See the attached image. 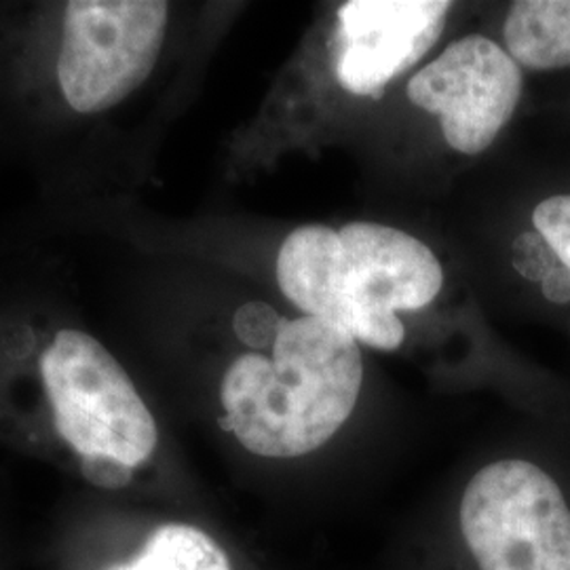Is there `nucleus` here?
Returning <instances> with one entry per match:
<instances>
[{"label": "nucleus", "instance_id": "9", "mask_svg": "<svg viewBox=\"0 0 570 570\" xmlns=\"http://www.w3.org/2000/svg\"><path fill=\"white\" fill-rule=\"evenodd\" d=\"M108 570H233L226 551L193 524L169 522L150 532L129 562Z\"/></svg>", "mask_w": 570, "mask_h": 570}, {"label": "nucleus", "instance_id": "2", "mask_svg": "<svg viewBox=\"0 0 570 570\" xmlns=\"http://www.w3.org/2000/svg\"><path fill=\"white\" fill-rule=\"evenodd\" d=\"M100 332L60 249L26 237L0 252V407L41 425L79 473L104 459L138 473L155 459L161 431Z\"/></svg>", "mask_w": 570, "mask_h": 570}, {"label": "nucleus", "instance_id": "5", "mask_svg": "<svg viewBox=\"0 0 570 570\" xmlns=\"http://www.w3.org/2000/svg\"><path fill=\"white\" fill-rule=\"evenodd\" d=\"M480 570H570V510L556 480L529 461L480 469L459 510Z\"/></svg>", "mask_w": 570, "mask_h": 570}, {"label": "nucleus", "instance_id": "11", "mask_svg": "<svg viewBox=\"0 0 570 570\" xmlns=\"http://www.w3.org/2000/svg\"><path fill=\"white\" fill-rule=\"evenodd\" d=\"M532 225L570 271V195H556L537 205Z\"/></svg>", "mask_w": 570, "mask_h": 570}, {"label": "nucleus", "instance_id": "7", "mask_svg": "<svg viewBox=\"0 0 570 570\" xmlns=\"http://www.w3.org/2000/svg\"><path fill=\"white\" fill-rule=\"evenodd\" d=\"M452 2L351 0L338 9L336 79L353 96L381 98L442 37Z\"/></svg>", "mask_w": 570, "mask_h": 570}, {"label": "nucleus", "instance_id": "4", "mask_svg": "<svg viewBox=\"0 0 570 570\" xmlns=\"http://www.w3.org/2000/svg\"><path fill=\"white\" fill-rule=\"evenodd\" d=\"M275 279L308 317L343 327L357 343L393 351L406 334L395 313L433 303L444 271L428 245L404 230L353 223L341 230H292L277 252Z\"/></svg>", "mask_w": 570, "mask_h": 570}, {"label": "nucleus", "instance_id": "3", "mask_svg": "<svg viewBox=\"0 0 570 570\" xmlns=\"http://www.w3.org/2000/svg\"><path fill=\"white\" fill-rule=\"evenodd\" d=\"M239 346L220 376L218 428L247 452L298 459L345 425L364 381L362 351L346 330L303 315L271 348Z\"/></svg>", "mask_w": 570, "mask_h": 570}, {"label": "nucleus", "instance_id": "1", "mask_svg": "<svg viewBox=\"0 0 570 570\" xmlns=\"http://www.w3.org/2000/svg\"><path fill=\"white\" fill-rule=\"evenodd\" d=\"M174 30L165 0H0V165L39 212L134 199Z\"/></svg>", "mask_w": 570, "mask_h": 570}, {"label": "nucleus", "instance_id": "6", "mask_svg": "<svg viewBox=\"0 0 570 570\" xmlns=\"http://www.w3.org/2000/svg\"><path fill=\"white\" fill-rule=\"evenodd\" d=\"M522 70L510 53L480 35L450 42L407 81V100L442 119L446 142L480 155L508 125L522 96Z\"/></svg>", "mask_w": 570, "mask_h": 570}, {"label": "nucleus", "instance_id": "10", "mask_svg": "<svg viewBox=\"0 0 570 570\" xmlns=\"http://www.w3.org/2000/svg\"><path fill=\"white\" fill-rule=\"evenodd\" d=\"M289 322V317L279 315L265 301H244L235 306L228 320V330L239 345L247 348H271L279 330Z\"/></svg>", "mask_w": 570, "mask_h": 570}, {"label": "nucleus", "instance_id": "8", "mask_svg": "<svg viewBox=\"0 0 570 570\" xmlns=\"http://www.w3.org/2000/svg\"><path fill=\"white\" fill-rule=\"evenodd\" d=\"M508 53L532 70L570 66V0L513 2L503 28Z\"/></svg>", "mask_w": 570, "mask_h": 570}, {"label": "nucleus", "instance_id": "12", "mask_svg": "<svg viewBox=\"0 0 570 570\" xmlns=\"http://www.w3.org/2000/svg\"><path fill=\"white\" fill-rule=\"evenodd\" d=\"M543 292L551 303H569L570 301V271L553 268L543 277Z\"/></svg>", "mask_w": 570, "mask_h": 570}]
</instances>
